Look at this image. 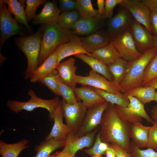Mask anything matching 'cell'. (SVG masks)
Segmentation results:
<instances>
[{"mask_svg": "<svg viewBox=\"0 0 157 157\" xmlns=\"http://www.w3.org/2000/svg\"><path fill=\"white\" fill-rule=\"evenodd\" d=\"M150 127L144 125L141 122L131 124V138L135 144L140 149L147 147Z\"/></svg>", "mask_w": 157, "mask_h": 157, "instance_id": "25", "label": "cell"}, {"mask_svg": "<svg viewBox=\"0 0 157 157\" xmlns=\"http://www.w3.org/2000/svg\"><path fill=\"white\" fill-rule=\"evenodd\" d=\"M150 112L151 119L153 121L157 122V104L152 107Z\"/></svg>", "mask_w": 157, "mask_h": 157, "instance_id": "48", "label": "cell"}, {"mask_svg": "<svg viewBox=\"0 0 157 157\" xmlns=\"http://www.w3.org/2000/svg\"><path fill=\"white\" fill-rule=\"evenodd\" d=\"M124 0H105V13L103 16L106 19H109L112 17L113 9L117 5Z\"/></svg>", "mask_w": 157, "mask_h": 157, "instance_id": "42", "label": "cell"}, {"mask_svg": "<svg viewBox=\"0 0 157 157\" xmlns=\"http://www.w3.org/2000/svg\"><path fill=\"white\" fill-rule=\"evenodd\" d=\"M150 21L151 28V33L157 35V8L150 11Z\"/></svg>", "mask_w": 157, "mask_h": 157, "instance_id": "44", "label": "cell"}, {"mask_svg": "<svg viewBox=\"0 0 157 157\" xmlns=\"http://www.w3.org/2000/svg\"><path fill=\"white\" fill-rule=\"evenodd\" d=\"M63 117L62 100H60L54 110L53 114L54 123L51 132L45 138V140L52 139L58 141L65 140L67 135L73 130L67 124L63 123Z\"/></svg>", "mask_w": 157, "mask_h": 157, "instance_id": "17", "label": "cell"}, {"mask_svg": "<svg viewBox=\"0 0 157 157\" xmlns=\"http://www.w3.org/2000/svg\"><path fill=\"white\" fill-rule=\"evenodd\" d=\"M54 70L40 82L48 87L55 94L60 96L58 85L57 80V74L53 72Z\"/></svg>", "mask_w": 157, "mask_h": 157, "instance_id": "40", "label": "cell"}, {"mask_svg": "<svg viewBox=\"0 0 157 157\" xmlns=\"http://www.w3.org/2000/svg\"><path fill=\"white\" fill-rule=\"evenodd\" d=\"M42 32L40 28L34 34L29 36L17 37L15 43L25 55L28 61L27 67L25 72L24 78H30L38 67Z\"/></svg>", "mask_w": 157, "mask_h": 157, "instance_id": "4", "label": "cell"}, {"mask_svg": "<svg viewBox=\"0 0 157 157\" xmlns=\"http://www.w3.org/2000/svg\"><path fill=\"white\" fill-rule=\"evenodd\" d=\"M60 12L56 1H46L41 12L33 19L32 23L43 25L56 22Z\"/></svg>", "mask_w": 157, "mask_h": 157, "instance_id": "22", "label": "cell"}, {"mask_svg": "<svg viewBox=\"0 0 157 157\" xmlns=\"http://www.w3.org/2000/svg\"><path fill=\"white\" fill-rule=\"evenodd\" d=\"M28 94L30 97L28 101L21 102L10 100L7 102V106L11 111L16 113L24 110L32 111L37 108H44L49 112L50 119L53 120V114L60 101L59 98L56 97L50 99H42L38 97L35 92L31 89L28 90Z\"/></svg>", "mask_w": 157, "mask_h": 157, "instance_id": "5", "label": "cell"}, {"mask_svg": "<svg viewBox=\"0 0 157 157\" xmlns=\"http://www.w3.org/2000/svg\"><path fill=\"white\" fill-rule=\"evenodd\" d=\"M109 102L106 101L88 108L79 130L76 132L79 136L91 132L100 125L103 114Z\"/></svg>", "mask_w": 157, "mask_h": 157, "instance_id": "10", "label": "cell"}, {"mask_svg": "<svg viewBox=\"0 0 157 157\" xmlns=\"http://www.w3.org/2000/svg\"><path fill=\"white\" fill-rule=\"evenodd\" d=\"M108 146V143L101 141L99 132L97 134L93 146L91 148L85 149L84 151L85 153L92 156H102L105 154Z\"/></svg>", "mask_w": 157, "mask_h": 157, "instance_id": "36", "label": "cell"}, {"mask_svg": "<svg viewBox=\"0 0 157 157\" xmlns=\"http://www.w3.org/2000/svg\"><path fill=\"white\" fill-rule=\"evenodd\" d=\"M150 126L147 147L151 148L157 152V122L154 121Z\"/></svg>", "mask_w": 157, "mask_h": 157, "instance_id": "41", "label": "cell"}, {"mask_svg": "<svg viewBox=\"0 0 157 157\" xmlns=\"http://www.w3.org/2000/svg\"><path fill=\"white\" fill-rule=\"evenodd\" d=\"M49 157H54L53 155H50Z\"/></svg>", "mask_w": 157, "mask_h": 157, "instance_id": "55", "label": "cell"}, {"mask_svg": "<svg viewBox=\"0 0 157 157\" xmlns=\"http://www.w3.org/2000/svg\"><path fill=\"white\" fill-rule=\"evenodd\" d=\"M115 106L109 103L103 114L100 124V139L102 142L117 144L129 153L132 124L119 117Z\"/></svg>", "mask_w": 157, "mask_h": 157, "instance_id": "1", "label": "cell"}, {"mask_svg": "<svg viewBox=\"0 0 157 157\" xmlns=\"http://www.w3.org/2000/svg\"><path fill=\"white\" fill-rule=\"evenodd\" d=\"M109 145L115 151L117 157H131L129 152L118 145L113 144Z\"/></svg>", "mask_w": 157, "mask_h": 157, "instance_id": "45", "label": "cell"}, {"mask_svg": "<svg viewBox=\"0 0 157 157\" xmlns=\"http://www.w3.org/2000/svg\"><path fill=\"white\" fill-rule=\"evenodd\" d=\"M83 48L88 52L92 53L110 42V36L106 30L103 29L81 38Z\"/></svg>", "mask_w": 157, "mask_h": 157, "instance_id": "19", "label": "cell"}, {"mask_svg": "<svg viewBox=\"0 0 157 157\" xmlns=\"http://www.w3.org/2000/svg\"><path fill=\"white\" fill-rule=\"evenodd\" d=\"M8 6V11L10 15L15 16V19L21 25L25 26L27 30L31 32V30L27 20L24 9L25 0H2Z\"/></svg>", "mask_w": 157, "mask_h": 157, "instance_id": "24", "label": "cell"}, {"mask_svg": "<svg viewBox=\"0 0 157 157\" xmlns=\"http://www.w3.org/2000/svg\"><path fill=\"white\" fill-rule=\"evenodd\" d=\"M90 56L100 60L107 65L118 58L121 57L114 46L110 42L91 53Z\"/></svg>", "mask_w": 157, "mask_h": 157, "instance_id": "26", "label": "cell"}, {"mask_svg": "<svg viewBox=\"0 0 157 157\" xmlns=\"http://www.w3.org/2000/svg\"><path fill=\"white\" fill-rule=\"evenodd\" d=\"M0 46L11 37L17 35H25V28L19 25L11 17L7 8L6 4L0 1Z\"/></svg>", "mask_w": 157, "mask_h": 157, "instance_id": "8", "label": "cell"}, {"mask_svg": "<svg viewBox=\"0 0 157 157\" xmlns=\"http://www.w3.org/2000/svg\"><path fill=\"white\" fill-rule=\"evenodd\" d=\"M28 140L24 139L17 142L8 144L0 141V154L2 157H17L24 149L28 148Z\"/></svg>", "mask_w": 157, "mask_h": 157, "instance_id": "29", "label": "cell"}, {"mask_svg": "<svg viewBox=\"0 0 157 157\" xmlns=\"http://www.w3.org/2000/svg\"><path fill=\"white\" fill-rule=\"evenodd\" d=\"M110 42L114 46L121 58L128 62L136 60L142 54L136 48L131 27L110 36Z\"/></svg>", "mask_w": 157, "mask_h": 157, "instance_id": "6", "label": "cell"}, {"mask_svg": "<svg viewBox=\"0 0 157 157\" xmlns=\"http://www.w3.org/2000/svg\"><path fill=\"white\" fill-rule=\"evenodd\" d=\"M118 5L119 7L124 8L128 10L134 19L143 25L151 33L150 21V11L141 0H124Z\"/></svg>", "mask_w": 157, "mask_h": 157, "instance_id": "13", "label": "cell"}, {"mask_svg": "<svg viewBox=\"0 0 157 157\" xmlns=\"http://www.w3.org/2000/svg\"><path fill=\"white\" fill-rule=\"evenodd\" d=\"M144 86L151 87L155 89H157V77L147 82Z\"/></svg>", "mask_w": 157, "mask_h": 157, "instance_id": "50", "label": "cell"}, {"mask_svg": "<svg viewBox=\"0 0 157 157\" xmlns=\"http://www.w3.org/2000/svg\"><path fill=\"white\" fill-rule=\"evenodd\" d=\"M97 4L98 8V14L103 16L105 13V1L97 0Z\"/></svg>", "mask_w": 157, "mask_h": 157, "instance_id": "47", "label": "cell"}, {"mask_svg": "<svg viewBox=\"0 0 157 157\" xmlns=\"http://www.w3.org/2000/svg\"><path fill=\"white\" fill-rule=\"evenodd\" d=\"M129 153L131 157H157V152L152 149H141L136 146L132 141L130 143Z\"/></svg>", "mask_w": 157, "mask_h": 157, "instance_id": "38", "label": "cell"}, {"mask_svg": "<svg viewBox=\"0 0 157 157\" xmlns=\"http://www.w3.org/2000/svg\"><path fill=\"white\" fill-rule=\"evenodd\" d=\"M91 157H103L102 156H92Z\"/></svg>", "mask_w": 157, "mask_h": 157, "instance_id": "54", "label": "cell"}, {"mask_svg": "<svg viewBox=\"0 0 157 157\" xmlns=\"http://www.w3.org/2000/svg\"><path fill=\"white\" fill-rule=\"evenodd\" d=\"M74 80L77 83L87 85L111 93L119 96H122L119 85L114 81H110L104 76L92 70H90L89 75L83 76L76 74Z\"/></svg>", "mask_w": 157, "mask_h": 157, "instance_id": "9", "label": "cell"}, {"mask_svg": "<svg viewBox=\"0 0 157 157\" xmlns=\"http://www.w3.org/2000/svg\"><path fill=\"white\" fill-rule=\"evenodd\" d=\"M46 1L45 0H26V7L24 9L26 17L28 22L33 19L35 15L37 8L41 5H43Z\"/></svg>", "mask_w": 157, "mask_h": 157, "instance_id": "39", "label": "cell"}, {"mask_svg": "<svg viewBox=\"0 0 157 157\" xmlns=\"http://www.w3.org/2000/svg\"><path fill=\"white\" fill-rule=\"evenodd\" d=\"M76 10L81 16L95 17L98 14V10L93 7L91 0H76Z\"/></svg>", "mask_w": 157, "mask_h": 157, "instance_id": "35", "label": "cell"}, {"mask_svg": "<svg viewBox=\"0 0 157 157\" xmlns=\"http://www.w3.org/2000/svg\"><path fill=\"white\" fill-rule=\"evenodd\" d=\"M105 154L106 157H117L115 151L109 144L106 151Z\"/></svg>", "mask_w": 157, "mask_h": 157, "instance_id": "49", "label": "cell"}, {"mask_svg": "<svg viewBox=\"0 0 157 157\" xmlns=\"http://www.w3.org/2000/svg\"><path fill=\"white\" fill-rule=\"evenodd\" d=\"M58 65L57 56L54 51L35 70L30 78L31 82L40 81L55 69Z\"/></svg>", "mask_w": 157, "mask_h": 157, "instance_id": "23", "label": "cell"}, {"mask_svg": "<svg viewBox=\"0 0 157 157\" xmlns=\"http://www.w3.org/2000/svg\"><path fill=\"white\" fill-rule=\"evenodd\" d=\"M105 19L98 14L95 17L80 16L71 30L76 36L88 35L102 29Z\"/></svg>", "mask_w": 157, "mask_h": 157, "instance_id": "12", "label": "cell"}, {"mask_svg": "<svg viewBox=\"0 0 157 157\" xmlns=\"http://www.w3.org/2000/svg\"><path fill=\"white\" fill-rule=\"evenodd\" d=\"M154 47L157 48V35H153Z\"/></svg>", "mask_w": 157, "mask_h": 157, "instance_id": "52", "label": "cell"}, {"mask_svg": "<svg viewBox=\"0 0 157 157\" xmlns=\"http://www.w3.org/2000/svg\"><path fill=\"white\" fill-rule=\"evenodd\" d=\"M129 62L121 57L116 59L113 62L107 65L109 71L112 75L113 81L118 85L125 78L129 67Z\"/></svg>", "mask_w": 157, "mask_h": 157, "instance_id": "27", "label": "cell"}, {"mask_svg": "<svg viewBox=\"0 0 157 157\" xmlns=\"http://www.w3.org/2000/svg\"><path fill=\"white\" fill-rule=\"evenodd\" d=\"M156 89L150 86H141L126 91L127 96L135 97L145 104L154 101Z\"/></svg>", "mask_w": 157, "mask_h": 157, "instance_id": "31", "label": "cell"}, {"mask_svg": "<svg viewBox=\"0 0 157 157\" xmlns=\"http://www.w3.org/2000/svg\"><path fill=\"white\" fill-rule=\"evenodd\" d=\"M65 142V140L58 141L53 139L42 141L35 146L36 154L34 157H49L56 149L64 147Z\"/></svg>", "mask_w": 157, "mask_h": 157, "instance_id": "30", "label": "cell"}, {"mask_svg": "<svg viewBox=\"0 0 157 157\" xmlns=\"http://www.w3.org/2000/svg\"><path fill=\"white\" fill-rule=\"evenodd\" d=\"M80 16L79 13L76 10L63 12L58 17L56 22L62 28L71 30Z\"/></svg>", "mask_w": 157, "mask_h": 157, "instance_id": "32", "label": "cell"}, {"mask_svg": "<svg viewBox=\"0 0 157 157\" xmlns=\"http://www.w3.org/2000/svg\"><path fill=\"white\" fill-rule=\"evenodd\" d=\"M93 89L104 98L106 101L112 104L122 107H126L130 101L127 96L125 93L121 96L92 87Z\"/></svg>", "mask_w": 157, "mask_h": 157, "instance_id": "33", "label": "cell"}, {"mask_svg": "<svg viewBox=\"0 0 157 157\" xmlns=\"http://www.w3.org/2000/svg\"><path fill=\"white\" fill-rule=\"evenodd\" d=\"M154 101L157 102V92L156 91L154 99Z\"/></svg>", "mask_w": 157, "mask_h": 157, "instance_id": "53", "label": "cell"}, {"mask_svg": "<svg viewBox=\"0 0 157 157\" xmlns=\"http://www.w3.org/2000/svg\"><path fill=\"white\" fill-rule=\"evenodd\" d=\"M131 28L135 45L138 52L143 54L148 49L154 47L152 34L134 19Z\"/></svg>", "mask_w": 157, "mask_h": 157, "instance_id": "16", "label": "cell"}, {"mask_svg": "<svg viewBox=\"0 0 157 157\" xmlns=\"http://www.w3.org/2000/svg\"><path fill=\"white\" fill-rule=\"evenodd\" d=\"M157 51V48L154 47L146 51L136 60L129 62L127 74L119 84L122 93L142 86L144 70Z\"/></svg>", "mask_w": 157, "mask_h": 157, "instance_id": "3", "label": "cell"}, {"mask_svg": "<svg viewBox=\"0 0 157 157\" xmlns=\"http://www.w3.org/2000/svg\"><path fill=\"white\" fill-rule=\"evenodd\" d=\"M134 19L128 10L119 7L117 13L107 21L106 30L110 37L131 27Z\"/></svg>", "mask_w": 157, "mask_h": 157, "instance_id": "15", "label": "cell"}, {"mask_svg": "<svg viewBox=\"0 0 157 157\" xmlns=\"http://www.w3.org/2000/svg\"><path fill=\"white\" fill-rule=\"evenodd\" d=\"M60 12H66L76 10V1L72 0H58Z\"/></svg>", "mask_w": 157, "mask_h": 157, "instance_id": "43", "label": "cell"}, {"mask_svg": "<svg viewBox=\"0 0 157 157\" xmlns=\"http://www.w3.org/2000/svg\"><path fill=\"white\" fill-rule=\"evenodd\" d=\"M88 108L79 100L73 105L67 104L63 101L64 117L66 124L74 131L77 132L80 128Z\"/></svg>", "mask_w": 157, "mask_h": 157, "instance_id": "14", "label": "cell"}, {"mask_svg": "<svg viewBox=\"0 0 157 157\" xmlns=\"http://www.w3.org/2000/svg\"><path fill=\"white\" fill-rule=\"evenodd\" d=\"M78 100L87 108L94 105L104 102L105 99L94 90L92 87L82 85L79 88H72Z\"/></svg>", "mask_w": 157, "mask_h": 157, "instance_id": "20", "label": "cell"}, {"mask_svg": "<svg viewBox=\"0 0 157 157\" xmlns=\"http://www.w3.org/2000/svg\"><path fill=\"white\" fill-rule=\"evenodd\" d=\"M97 130L95 129L82 136H79L76 132L72 131L66 136L65 144L61 151L75 156V154L78 151L85 147H91L94 141Z\"/></svg>", "mask_w": 157, "mask_h": 157, "instance_id": "11", "label": "cell"}, {"mask_svg": "<svg viewBox=\"0 0 157 157\" xmlns=\"http://www.w3.org/2000/svg\"><path fill=\"white\" fill-rule=\"evenodd\" d=\"M127 96L130 101L127 106L124 107L115 105L116 110L119 117L132 124L141 122L144 118L148 123L152 124L154 121L146 112L144 104L135 97Z\"/></svg>", "mask_w": 157, "mask_h": 157, "instance_id": "7", "label": "cell"}, {"mask_svg": "<svg viewBox=\"0 0 157 157\" xmlns=\"http://www.w3.org/2000/svg\"><path fill=\"white\" fill-rule=\"evenodd\" d=\"M54 157H75L68 154L62 152H56L53 155Z\"/></svg>", "mask_w": 157, "mask_h": 157, "instance_id": "51", "label": "cell"}, {"mask_svg": "<svg viewBox=\"0 0 157 157\" xmlns=\"http://www.w3.org/2000/svg\"><path fill=\"white\" fill-rule=\"evenodd\" d=\"M75 56L88 65L95 72L100 74L110 81L113 78L109 71L107 65L102 62L85 54H79Z\"/></svg>", "mask_w": 157, "mask_h": 157, "instance_id": "28", "label": "cell"}, {"mask_svg": "<svg viewBox=\"0 0 157 157\" xmlns=\"http://www.w3.org/2000/svg\"><path fill=\"white\" fill-rule=\"evenodd\" d=\"M141 1L150 11L157 8V0H142Z\"/></svg>", "mask_w": 157, "mask_h": 157, "instance_id": "46", "label": "cell"}, {"mask_svg": "<svg viewBox=\"0 0 157 157\" xmlns=\"http://www.w3.org/2000/svg\"><path fill=\"white\" fill-rule=\"evenodd\" d=\"M54 51L57 54L58 65L63 59L71 56L85 54L90 56L91 54L83 47L81 38L75 35L69 41L59 45Z\"/></svg>", "mask_w": 157, "mask_h": 157, "instance_id": "18", "label": "cell"}, {"mask_svg": "<svg viewBox=\"0 0 157 157\" xmlns=\"http://www.w3.org/2000/svg\"><path fill=\"white\" fill-rule=\"evenodd\" d=\"M57 80L58 83L60 96L63 101L69 105H73L78 101L72 88L63 82L58 74Z\"/></svg>", "mask_w": 157, "mask_h": 157, "instance_id": "34", "label": "cell"}, {"mask_svg": "<svg viewBox=\"0 0 157 157\" xmlns=\"http://www.w3.org/2000/svg\"><path fill=\"white\" fill-rule=\"evenodd\" d=\"M157 77V51L149 62L144 70L142 86L150 81Z\"/></svg>", "mask_w": 157, "mask_h": 157, "instance_id": "37", "label": "cell"}, {"mask_svg": "<svg viewBox=\"0 0 157 157\" xmlns=\"http://www.w3.org/2000/svg\"><path fill=\"white\" fill-rule=\"evenodd\" d=\"M76 61L75 59L70 58L60 63L56 69L61 80L72 88L76 87L77 84L74 78L77 69L75 64Z\"/></svg>", "mask_w": 157, "mask_h": 157, "instance_id": "21", "label": "cell"}, {"mask_svg": "<svg viewBox=\"0 0 157 157\" xmlns=\"http://www.w3.org/2000/svg\"><path fill=\"white\" fill-rule=\"evenodd\" d=\"M42 32L38 60L40 66L60 44L70 40L74 35L71 30L62 28L56 22L42 25Z\"/></svg>", "mask_w": 157, "mask_h": 157, "instance_id": "2", "label": "cell"}]
</instances>
